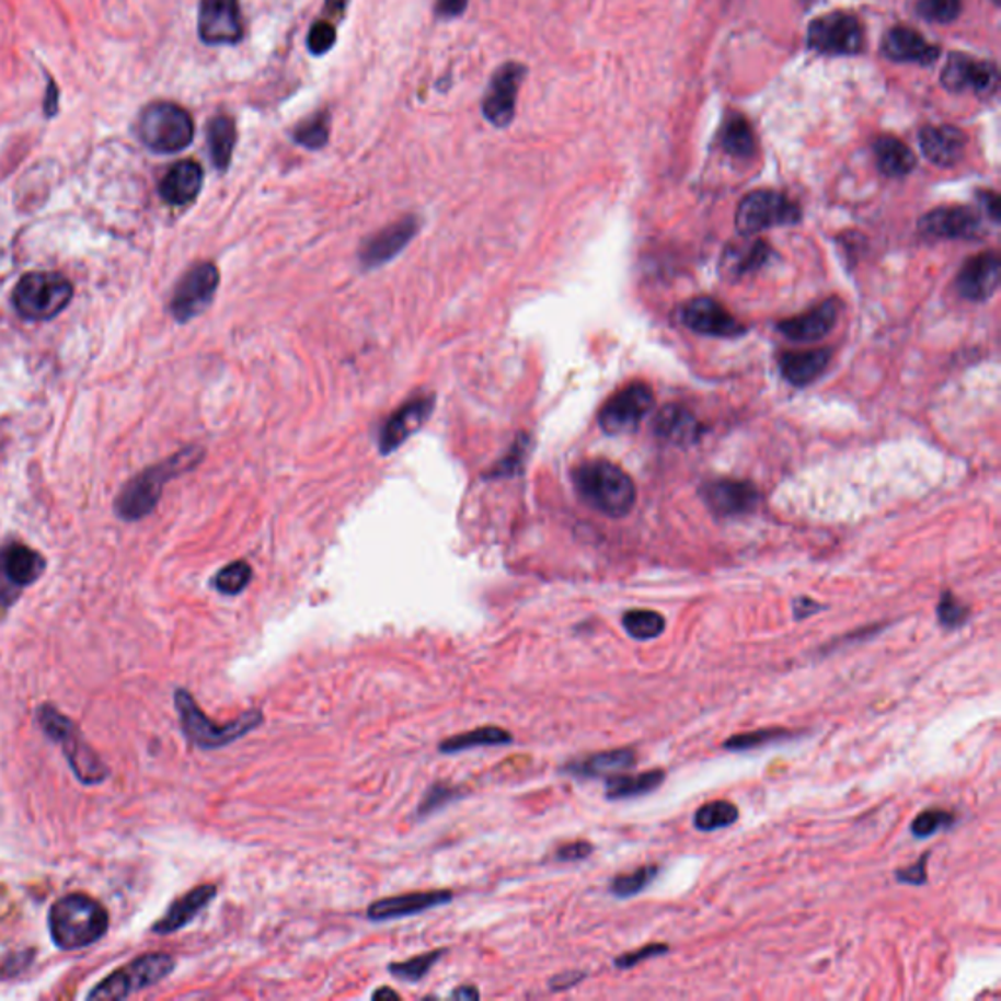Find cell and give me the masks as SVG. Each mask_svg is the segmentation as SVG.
I'll use <instances>...</instances> for the list:
<instances>
[{
  "mask_svg": "<svg viewBox=\"0 0 1001 1001\" xmlns=\"http://www.w3.org/2000/svg\"><path fill=\"white\" fill-rule=\"evenodd\" d=\"M579 497L607 517H624L634 507L636 487L622 468L607 460H592L574 470Z\"/></svg>",
  "mask_w": 1001,
  "mask_h": 1001,
  "instance_id": "cell-1",
  "label": "cell"
},
{
  "mask_svg": "<svg viewBox=\"0 0 1001 1001\" xmlns=\"http://www.w3.org/2000/svg\"><path fill=\"white\" fill-rule=\"evenodd\" d=\"M108 911L87 894H69L49 911V931L55 945L65 951L89 947L108 931Z\"/></svg>",
  "mask_w": 1001,
  "mask_h": 1001,
  "instance_id": "cell-2",
  "label": "cell"
},
{
  "mask_svg": "<svg viewBox=\"0 0 1001 1001\" xmlns=\"http://www.w3.org/2000/svg\"><path fill=\"white\" fill-rule=\"evenodd\" d=\"M200 448H186L183 452L169 458L166 462L151 465L146 472L137 475L136 480L122 490L118 500H116V510L124 520H139L147 517L151 510L156 509L157 503L161 499L164 483L173 480L174 475L183 474L200 462Z\"/></svg>",
  "mask_w": 1001,
  "mask_h": 1001,
  "instance_id": "cell-3",
  "label": "cell"
},
{
  "mask_svg": "<svg viewBox=\"0 0 1001 1001\" xmlns=\"http://www.w3.org/2000/svg\"><path fill=\"white\" fill-rule=\"evenodd\" d=\"M174 706L179 712L184 736L200 749H219L245 738L249 732L263 724L264 718L261 711H246L229 724H216L200 711L191 692L184 689L174 692Z\"/></svg>",
  "mask_w": 1001,
  "mask_h": 1001,
  "instance_id": "cell-4",
  "label": "cell"
},
{
  "mask_svg": "<svg viewBox=\"0 0 1001 1001\" xmlns=\"http://www.w3.org/2000/svg\"><path fill=\"white\" fill-rule=\"evenodd\" d=\"M137 136L153 153H181L194 139V119L188 110L174 102H153L139 114Z\"/></svg>",
  "mask_w": 1001,
  "mask_h": 1001,
  "instance_id": "cell-5",
  "label": "cell"
},
{
  "mask_svg": "<svg viewBox=\"0 0 1001 1001\" xmlns=\"http://www.w3.org/2000/svg\"><path fill=\"white\" fill-rule=\"evenodd\" d=\"M73 300V284L61 274L32 273L20 278L12 301L20 315L30 321H49Z\"/></svg>",
  "mask_w": 1001,
  "mask_h": 1001,
  "instance_id": "cell-6",
  "label": "cell"
},
{
  "mask_svg": "<svg viewBox=\"0 0 1001 1001\" xmlns=\"http://www.w3.org/2000/svg\"><path fill=\"white\" fill-rule=\"evenodd\" d=\"M37 720L47 736L64 747L67 761L73 767L74 774L81 779L82 783H102L108 776V769L104 767L91 747L82 741L71 720L64 716L61 712L55 711L54 706H49V704H44L39 709Z\"/></svg>",
  "mask_w": 1001,
  "mask_h": 1001,
  "instance_id": "cell-7",
  "label": "cell"
},
{
  "mask_svg": "<svg viewBox=\"0 0 1001 1001\" xmlns=\"http://www.w3.org/2000/svg\"><path fill=\"white\" fill-rule=\"evenodd\" d=\"M174 958L164 953H151L139 956L134 963L119 968L118 973L102 980L91 993L89 1000H124L131 993L141 992L164 980L174 970Z\"/></svg>",
  "mask_w": 1001,
  "mask_h": 1001,
  "instance_id": "cell-8",
  "label": "cell"
},
{
  "mask_svg": "<svg viewBox=\"0 0 1001 1001\" xmlns=\"http://www.w3.org/2000/svg\"><path fill=\"white\" fill-rule=\"evenodd\" d=\"M796 221H801V208L774 191L747 194L736 211V228L741 235H756L764 229L792 226Z\"/></svg>",
  "mask_w": 1001,
  "mask_h": 1001,
  "instance_id": "cell-9",
  "label": "cell"
},
{
  "mask_svg": "<svg viewBox=\"0 0 1001 1001\" xmlns=\"http://www.w3.org/2000/svg\"><path fill=\"white\" fill-rule=\"evenodd\" d=\"M808 46L824 55H855L863 49V26L849 12H831L812 22Z\"/></svg>",
  "mask_w": 1001,
  "mask_h": 1001,
  "instance_id": "cell-10",
  "label": "cell"
},
{
  "mask_svg": "<svg viewBox=\"0 0 1001 1001\" xmlns=\"http://www.w3.org/2000/svg\"><path fill=\"white\" fill-rule=\"evenodd\" d=\"M219 288V271L214 263L192 266L176 286L171 300V313L176 321L186 323L210 308Z\"/></svg>",
  "mask_w": 1001,
  "mask_h": 1001,
  "instance_id": "cell-11",
  "label": "cell"
},
{
  "mask_svg": "<svg viewBox=\"0 0 1001 1001\" xmlns=\"http://www.w3.org/2000/svg\"><path fill=\"white\" fill-rule=\"evenodd\" d=\"M652 410H654L652 388L646 383H630L605 403V407L599 413V425L609 435L632 433Z\"/></svg>",
  "mask_w": 1001,
  "mask_h": 1001,
  "instance_id": "cell-12",
  "label": "cell"
},
{
  "mask_svg": "<svg viewBox=\"0 0 1001 1001\" xmlns=\"http://www.w3.org/2000/svg\"><path fill=\"white\" fill-rule=\"evenodd\" d=\"M527 77V67L517 61L500 65L493 73L490 87L483 96L482 112L485 119L495 128H507L515 119L517 94L520 84Z\"/></svg>",
  "mask_w": 1001,
  "mask_h": 1001,
  "instance_id": "cell-13",
  "label": "cell"
},
{
  "mask_svg": "<svg viewBox=\"0 0 1001 1001\" xmlns=\"http://www.w3.org/2000/svg\"><path fill=\"white\" fill-rule=\"evenodd\" d=\"M239 0H202L198 36L208 46H235L243 39Z\"/></svg>",
  "mask_w": 1001,
  "mask_h": 1001,
  "instance_id": "cell-14",
  "label": "cell"
},
{
  "mask_svg": "<svg viewBox=\"0 0 1001 1001\" xmlns=\"http://www.w3.org/2000/svg\"><path fill=\"white\" fill-rule=\"evenodd\" d=\"M417 231H419V219L415 216H405L380 229L378 233H373L372 238L366 239L358 251V261L363 264V268L372 271V268L393 261L405 246L410 245L411 239L417 235Z\"/></svg>",
  "mask_w": 1001,
  "mask_h": 1001,
  "instance_id": "cell-15",
  "label": "cell"
},
{
  "mask_svg": "<svg viewBox=\"0 0 1001 1001\" xmlns=\"http://www.w3.org/2000/svg\"><path fill=\"white\" fill-rule=\"evenodd\" d=\"M941 82L951 92L973 91L976 94H993L1000 82V73L992 61H980L965 54H955L948 57L941 74Z\"/></svg>",
  "mask_w": 1001,
  "mask_h": 1001,
  "instance_id": "cell-16",
  "label": "cell"
},
{
  "mask_svg": "<svg viewBox=\"0 0 1001 1001\" xmlns=\"http://www.w3.org/2000/svg\"><path fill=\"white\" fill-rule=\"evenodd\" d=\"M681 318L687 327L701 335L739 337L741 333H746V327L739 325L738 319L734 318L722 303L712 298H704V296L684 303Z\"/></svg>",
  "mask_w": 1001,
  "mask_h": 1001,
  "instance_id": "cell-17",
  "label": "cell"
},
{
  "mask_svg": "<svg viewBox=\"0 0 1001 1001\" xmlns=\"http://www.w3.org/2000/svg\"><path fill=\"white\" fill-rule=\"evenodd\" d=\"M918 228L928 239H975L982 223L978 214L966 206H943L925 214Z\"/></svg>",
  "mask_w": 1001,
  "mask_h": 1001,
  "instance_id": "cell-18",
  "label": "cell"
},
{
  "mask_svg": "<svg viewBox=\"0 0 1001 1001\" xmlns=\"http://www.w3.org/2000/svg\"><path fill=\"white\" fill-rule=\"evenodd\" d=\"M435 407V400L430 395L415 398L401 405L390 419L383 423L380 430V452L383 456L392 455L398 448L419 430L427 423Z\"/></svg>",
  "mask_w": 1001,
  "mask_h": 1001,
  "instance_id": "cell-19",
  "label": "cell"
},
{
  "mask_svg": "<svg viewBox=\"0 0 1001 1001\" xmlns=\"http://www.w3.org/2000/svg\"><path fill=\"white\" fill-rule=\"evenodd\" d=\"M1000 256L996 251L980 253L966 261L956 278V290L966 300L986 301L1000 286Z\"/></svg>",
  "mask_w": 1001,
  "mask_h": 1001,
  "instance_id": "cell-20",
  "label": "cell"
},
{
  "mask_svg": "<svg viewBox=\"0 0 1001 1001\" xmlns=\"http://www.w3.org/2000/svg\"><path fill=\"white\" fill-rule=\"evenodd\" d=\"M452 900H455V894L450 890H425V893L390 896V898H382V900L370 904L366 910V918L376 923L400 920V918H407V916H415V913L445 906Z\"/></svg>",
  "mask_w": 1001,
  "mask_h": 1001,
  "instance_id": "cell-21",
  "label": "cell"
},
{
  "mask_svg": "<svg viewBox=\"0 0 1001 1001\" xmlns=\"http://www.w3.org/2000/svg\"><path fill=\"white\" fill-rule=\"evenodd\" d=\"M839 300H826L818 308L806 311L796 318L784 319L779 323V331L784 337L798 343H810L826 337L831 329L836 327L839 318Z\"/></svg>",
  "mask_w": 1001,
  "mask_h": 1001,
  "instance_id": "cell-22",
  "label": "cell"
},
{
  "mask_svg": "<svg viewBox=\"0 0 1001 1001\" xmlns=\"http://www.w3.org/2000/svg\"><path fill=\"white\" fill-rule=\"evenodd\" d=\"M883 54L898 64L931 65L937 61L941 49L929 44L913 27L896 26L884 36Z\"/></svg>",
  "mask_w": 1001,
  "mask_h": 1001,
  "instance_id": "cell-23",
  "label": "cell"
},
{
  "mask_svg": "<svg viewBox=\"0 0 1001 1001\" xmlns=\"http://www.w3.org/2000/svg\"><path fill=\"white\" fill-rule=\"evenodd\" d=\"M702 499L720 517L741 515L756 507L757 492L751 483L718 480L702 487Z\"/></svg>",
  "mask_w": 1001,
  "mask_h": 1001,
  "instance_id": "cell-24",
  "label": "cell"
},
{
  "mask_svg": "<svg viewBox=\"0 0 1001 1001\" xmlns=\"http://www.w3.org/2000/svg\"><path fill=\"white\" fill-rule=\"evenodd\" d=\"M636 763V751L632 747H619L569 761L564 764L562 773L572 774L575 779H609L612 774L626 773Z\"/></svg>",
  "mask_w": 1001,
  "mask_h": 1001,
  "instance_id": "cell-25",
  "label": "cell"
},
{
  "mask_svg": "<svg viewBox=\"0 0 1001 1001\" xmlns=\"http://www.w3.org/2000/svg\"><path fill=\"white\" fill-rule=\"evenodd\" d=\"M920 146L931 163L953 166L965 156L966 136L955 126H928L921 129Z\"/></svg>",
  "mask_w": 1001,
  "mask_h": 1001,
  "instance_id": "cell-26",
  "label": "cell"
},
{
  "mask_svg": "<svg viewBox=\"0 0 1001 1001\" xmlns=\"http://www.w3.org/2000/svg\"><path fill=\"white\" fill-rule=\"evenodd\" d=\"M204 184V171L196 161H179L164 174L159 194L171 206H186L198 198Z\"/></svg>",
  "mask_w": 1001,
  "mask_h": 1001,
  "instance_id": "cell-27",
  "label": "cell"
},
{
  "mask_svg": "<svg viewBox=\"0 0 1001 1001\" xmlns=\"http://www.w3.org/2000/svg\"><path fill=\"white\" fill-rule=\"evenodd\" d=\"M216 894H218V888L214 884H202V886L192 888L191 893L174 901L163 918L157 921L153 931L159 935H169L174 931H181L216 898Z\"/></svg>",
  "mask_w": 1001,
  "mask_h": 1001,
  "instance_id": "cell-28",
  "label": "cell"
},
{
  "mask_svg": "<svg viewBox=\"0 0 1001 1001\" xmlns=\"http://www.w3.org/2000/svg\"><path fill=\"white\" fill-rule=\"evenodd\" d=\"M654 430L659 438L674 445H692L702 435L701 423L683 405H665L657 411Z\"/></svg>",
  "mask_w": 1001,
  "mask_h": 1001,
  "instance_id": "cell-29",
  "label": "cell"
},
{
  "mask_svg": "<svg viewBox=\"0 0 1001 1001\" xmlns=\"http://www.w3.org/2000/svg\"><path fill=\"white\" fill-rule=\"evenodd\" d=\"M664 769H652L636 774H612L607 779L605 796L607 801H632L647 796L665 783Z\"/></svg>",
  "mask_w": 1001,
  "mask_h": 1001,
  "instance_id": "cell-30",
  "label": "cell"
},
{
  "mask_svg": "<svg viewBox=\"0 0 1001 1001\" xmlns=\"http://www.w3.org/2000/svg\"><path fill=\"white\" fill-rule=\"evenodd\" d=\"M829 363V350H808V353H786L779 358L781 373L792 386H808L826 372Z\"/></svg>",
  "mask_w": 1001,
  "mask_h": 1001,
  "instance_id": "cell-31",
  "label": "cell"
},
{
  "mask_svg": "<svg viewBox=\"0 0 1001 1001\" xmlns=\"http://www.w3.org/2000/svg\"><path fill=\"white\" fill-rule=\"evenodd\" d=\"M44 569H46V560L32 548L14 544V546L7 548L2 554V572L16 587H26V585L37 582V577L44 574Z\"/></svg>",
  "mask_w": 1001,
  "mask_h": 1001,
  "instance_id": "cell-32",
  "label": "cell"
},
{
  "mask_svg": "<svg viewBox=\"0 0 1001 1001\" xmlns=\"http://www.w3.org/2000/svg\"><path fill=\"white\" fill-rule=\"evenodd\" d=\"M876 166L884 176L901 179L916 169V157L910 147L904 146L898 137L883 136L874 141Z\"/></svg>",
  "mask_w": 1001,
  "mask_h": 1001,
  "instance_id": "cell-33",
  "label": "cell"
},
{
  "mask_svg": "<svg viewBox=\"0 0 1001 1001\" xmlns=\"http://www.w3.org/2000/svg\"><path fill=\"white\" fill-rule=\"evenodd\" d=\"M206 137H208V147H210L211 163L218 171H228L231 159H233V151L238 146L235 122L226 114H218L216 118L210 119Z\"/></svg>",
  "mask_w": 1001,
  "mask_h": 1001,
  "instance_id": "cell-34",
  "label": "cell"
},
{
  "mask_svg": "<svg viewBox=\"0 0 1001 1001\" xmlns=\"http://www.w3.org/2000/svg\"><path fill=\"white\" fill-rule=\"evenodd\" d=\"M513 741V736L507 729L497 728V726H482V728L470 729L464 734H456L452 738L445 739L438 751L455 756L460 751H468L474 747L507 746Z\"/></svg>",
  "mask_w": 1001,
  "mask_h": 1001,
  "instance_id": "cell-35",
  "label": "cell"
},
{
  "mask_svg": "<svg viewBox=\"0 0 1001 1001\" xmlns=\"http://www.w3.org/2000/svg\"><path fill=\"white\" fill-rule=\"evenodd\" d=\"M801 738V732L786 728H761L746 734H736L724 741V749L734 751V753H746V751H757L763 747L776 746V744H786Z\"/></svg>",
  "mask_w": 1001,
  "mask_h": 1001,
  "instance_id": "cell-36",
  "label": "cell"
},
{
  "mask_svg": "<svg viewBox=\"0 0 1001 1001\" xmlns=\"http://www.w3.org/2000/svg\"><path fill=\"white\" fill-rule=\"evenodd\" d=\"M720 143L726 153L739 157V159H747L756 153V136H753L751 124L739 114L732 116L724 124Z\"/></svg>",
  "mask_w": 1001,
  "mask_h": 1001,
  "instance_id": "cell-37",
  "label": "cell"
},
{
  "mask_svg": "<svg viewBox=\"0 0 1001 1001\" xmlns=\"http://www.w3.org/2000/svg\"><path fill=\"white\" fill-rule=\"evenodd\" d=\"M622 629L626 630V634L637 642L656 640L665 632L664 614L649 609L629 610L622 614Z\"/></svg>",
  "mask_w": 1001,
  "mask_h": 1001,
  "instance_id": "cell-38",
  "label": "cell"
},
{
  "mask_svg": "<svg viewBox=\"0 0 1001 1001\" xmlns=\"http://www.w3.org/2000/svg\"><path fill=\"white\" fill-rule=\"evenodd\" d=\"M739 818L738 806L729 801H712L702 804L699 810L694 812L692 824L694 828L701 831H716V829H726L734 826Z\"/></svg>",
  "mask_w": 1001,
  "mask_h": 1001,
  "instance_id": "cell-39",
  "label": "cell"
},
{
  "mask_svg": "<svg viewBox=\"0 0 1001 1001\" xmlns=\"http://www.w3.org/2000/svg\"><path fill=\"white\" fill-rule=\"evenodd\" d=\"M659 871H661V868L657 865H646L640 866V868L632 871V873L619 874V876H614L612 883H610V894H612L614 898H620V900L634 898L637 894L644 893L647 886L656 881Z\"/></svg>",
  "mask_w": 1001,
  "mask_h": 1001,
  "instance_id": "cell-40",
  "label": "cell"
},
{
  "mask_svg": "<svg viewBox=\"0 0 1001 1001\" xmlns=\"http://www.w3.org/2000/svg\"><path fill=\"white\" fill-rule=\"evenodd\" d=\"M329 134H331V116H329V112L321 110L315 116L301 122L300 126L294 129L291 137L298 146L318 151L327 146Z\"/></svg>",
  "mask_w": 1001,
  "mask_h": 1001,
  "instance_id": "cell-41",
  "label": "cell"
},
{
  "mask_svg": "<svg viewBox=\"0 0 1001 1001\" xmlns=\"http://www.w3.org/2000/svg\"><path fill=\"white\" fill-rule=\"evenodd\" d=\"M769 255H771V246L767 245L764 241H753L751 245L734 249L732 255H726V264L732 273L741 276V274L753 273L757 268H761L769 261Z\"/></svg>",
  "mask_w": 1001,
  "mask_h": 1001,
  "instance_id": "cell-42",
  "label": "cell"
},
{
  "mask_svg": "<svg viewBox=\"0 0 1001 1001\" xmlns=\"http://www.w3.org/2000/svg\"><path fill=\"white\" fill-rule=\"evenodd\" d=\"M956 824V816L953 812L941 810V808H929L918 814L911 821V836L918 839H929L937 836L939 831L951 829Z\"/></svg>",
  "mask_w": 1001,
  "mask_h": 1001,
  "instance_id": "cell-43",
  "label": "cell"
},
{
  "mask_svg": "<svg viewBox=\"0 0 1001 1001\" xmlns=\"http://www.w3.org/2000/svg\"><path fill=\"white\" fill-rule=\"evenodd\" d=\"M253 579V567L246 562H233L219 569L218 575L214 577V587L221 595L235 597L239 592L245 591L249 583Z\"/></svg>",
  "mask_w": 1001,
  "mask_h": 1001,
  "instance_id": "cell-44",
  "label": "cell"
},
{
  "mask_svg": "<svg viewBox=\"0 0 1001 1001\" xmlns=\"http://www.w3.org/2000/svg\"><path fill=\"white\" fill-rule=\"evenodd\" d=\"M442 955H445V951H430V953H425V955L413 956V958L405 960V963H393V965H390V973H392L395 978H401V980L419 982V980H423V978L430 973V968L437 965Z\"/></svg>",
  "mask_w": 1001,
  "mask_h": 1001,
  "instance_id": "cell-45",
  "label": "cell"
},
{
  "mask_svg": "<svg viewBox=\"0 0 1001 1001\" xmlns=\"http://www.w3.org/2000/svg\"><path fill=\"white\" fill-rule=\"evenodd\" d=\"M968 619H970V609L966 607L965 602L956 599L955 592L945 591L941 595V601L937 605V620L943 629H963Z\"/></svg>",
  "mask_w": 1001,
  "mask_h": 1001,
  "instance_id": "cell-46",
  "label": "cell"
},
{
  "mask_svg": "<svg viewBox=\"0 0 1001 1001\" xmlns=\"http://www.w3.org/2000/svg\"><path fill=\"white\" fill-rule=\"evenodd\" d=\"M916 10L921 19L928 22L948 24L958 19L963 10V0H920Z\"/></svg>",
  "mask_w": 1001,
  "mask_h": 1001,
  "instance_id": "cell-47",
  "label": "cell"
},
{
  "mask_svg": "<svg viewBox=\"0 0 1001 1001\" xmlns=\"http://www.w3.org/2000/svg\"><path fill=\"white\" fill-rule=\"evenodd\" d=\"M460 794H462V791L456 789V786H450V784H433V786L425 792L423 801H421L419 808H417V818H425V816H430L433 812L445 808L450 802L458 801Z\"/></svg>",
  "mask_w": 1001,
  "mask_h": 1001,
  "instance_id": "cell-48",
  "label": "cell"
},
{
  "mask_svg": "<svg viewBox=\"0 0 1001 1001\" xmlns=\"http://www.w3.org/2000/svg\"><path fill=\"white\" fill-rule=\"evenodd\" d=\"M337 44V27L327 20H318L308 34V49L313 55H325Z\"/></svg>",
  "mask_w": 1001,
  "mask_h": 1001,
  "instance_id": "cell-49",
  "label": "cell"
},
{
  "mask_svg": "<svg viewBox=\"0 0 1001 1001\" xmlns=\"http://www.w3.org/2000/svg\"><path fill=\"white\" fill-rule=\"evenodd\" d=\"M669 953V947L664 945V943H649V945H644L642 948H636V951H630V953H624L620 955L617 960H614V966L620 968V970H630L634 966L644 963V960H649V958H656V956H664Z\"/></svg>",
  "mask_w": 1001,
  "mask_h": 1001,
  "instance_id": "cell-50",
  "label": "cell"
},
{
  "mask_svg": "<svg viewBox=\"0 0 1001 1001\" xmlns=\"http://www.w3.org/2000/svg\"><path fill=\"white\" fill-rule=\"evenodd\" d=\"M928 859L929 853L921 855L916 865L898 868L894 876L900 884H911V886H923L928 883Z\"/></svg>",
  "mask_w": 1001,
  "mask_h": 1001,
  "instance_id": "cell-51",
  "label": "cell"
},
{
  "mask_svg": "<svg viewBox=\"0 0 1001 1001\" xmlns=\"http://www.w3.org/2000/svg\"><path fill=\"white\" fill-rule=\"evenodd\" d=\"M592 851H595V847L589 841H574V843H565L560 847L554 856L555 861H560V863H577V861H585L587 856H591Z\"/></svg>",
  "mask_w": 1001,
  "mask_h": 1001,
  "instance_id": "cell-52",
  "label": "cell"
},
{
  "mask_svg": "<svg viewBox=\"0 0 1001 1001\" xmlns=\"http://www.w3.org/2000/svg\"><path fill=\"white\" fill-rule=\"evenodd\" d=\"M468 2H470V0H437L435 12H437L438 19H460V16L464 14L465 9H468Z\"/></svg>",
  "mask_w": 1001,
  "mask_h": 1001,
  "instance_id": "cell-53",
  "label": "cell"
},
{
  "mask_svg": "<svg viewBox=\"0 0 1001 1001\" xmlns=\"http://www.w3.org/2000/svg\"><path fill=\"white\" fill-rule=\"evenodd\" d=\"M59 99H61V94H59L57 82L51 77H47L46 99H44L46 118H55L59 114Z\"/></svg>",
  "mask_w": 1001,
  "mask_h": 1001,
  "instance_id": "cell-54",
  "label": "cell"
},
{
  "mask_svg": "<svg viewBox=\"0 0 1001 1001\" xmlns=\"http://www.w3.org/2000/svg\"><path fill=\"white\" fill-rule=\"evenodd\" d=\"M585 976H587L585 973H574V970H572V973L554 976V978L548 982V986H550L552 992H564V990H569V988H574V986H577L582 980H585Z\"/></svg>",
  "mask_w": 1001,
  "mask_h": 1001,
  "instance_id": "cell-55",
  "label": "cell"
},
{
  "mask_svg": "<svg viewBox=\"0 0 1001 1001\" xmlns=\"http://www.w3.org/2000/svg\"><path fill=\"white\" fill-rule=\"evenodd\" d=\"M824 609L819 602L812 601L808 597H801L794 601V620H806Z\"/></svg>",
  "mask_w": 1001,
  "mask_h": 1001,
  "instance_id": "cell-56",
  "label": "cell"
},
{
  "mask_svg": "<svg viewBox=\"0 0 1001 1001\" xmlns=\"http://www.w3.org/2000/svg\"><path fill=\"white\" fill-rule=\"evenodd\" d=\"M980 200H982L986 211L990 214V218L998 221L1000 219V196L996 192H986V194H980Z\"/></svg>",
  "mask_w": 1001,
  "mask_h": 1001,
  "instance_id": "cell-57",
  "label": "cell"
},
{
  "mask_svg": "<svg viewBox=\"0 0 1001 1001\" xmlns=\"http://www.w3.org/2000/svg\"><path fill=\"white\" fill-rule=\"evenodd\" d=\"M346 7H348V0H325L323 16H329V19H343V16H345Z\"/></svg>",
  "mask_w": 1001,
  "mask_h": 1001,
  "instance_id": "cell-58",
  "label": "cell"
},
{
  "mask_svg": "<svg viewBox=\"0 0 1001 1001\" xmlns=\"http://www.w3.org/2000/svg\"><path fill=\"white\" fill-rule=\"evenodd\" d=\"M452 1000H480V990L474 986H460L455 992L450 993Z\"/></svg>",
  "mask_w": 1001,
  "mask_h": 1001,
  "instance_id": "cell-59",
  "label": "cell"
},
{
  "mask_svg": "<svg viewBox=\"0 0 1001 1001\" xmlns=\"http://www.w3.org/2000/svg\"><path fill=\"white\" fill-rule=\"evenodd\" d=\"M373 1000H386V998H392V1000H400V993L395 990H390V988H380L378 992H373Z\"/></svg>",
  "mask_w": 1001,
  "mask_h": 1001,
  "instance_id": "cell-60",
  "label": "cell"
},
{
  "mask_svg": "<svg viewBox=\"0 0 1001 1001\" xmlns=\"http://www.w3.org/2000/svg\"><path fill=\"white\" fill-rule=\"evenodd\" d=\"M992 2H996V4H998V2H1000V0H992Z\"/></svg>",
  "mask_w": 1001,
  "mask_h": 1001,
  "instance_id": "cell-61",
  "label": "cell"
}]
</instances>
